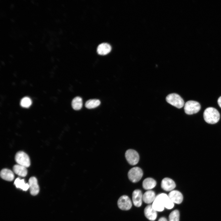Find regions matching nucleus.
Listing matches in <instances>:
<instances>
[{
	"label": "nucleus",
	"mask_w": 221,
	"mask_h": 221,
	"mask_svg": "<svg viewBox=\"0 0 221 221\" xmlns=\"http://www.w3.org/2000/svg\"><path fill=\"white\" fill-rule=\"evenodd\" d=\"M143 195L141 191L139 189L134 190L132 193V200L135 206L140 207L142 203Z\"/></svg>",
	"instance_id": "13"
},
{
	"label": "nucleus",
	"mask_w": 221,
	"mask_h": 221,
	"mask_svg": "<svg viewBox=\"0 0 221 221\" xmlns=\"http://www.w3.org/2000/svg\"><path fill=\"white\" fill-rule=\"evenodd\" d=\"M144 213L146 217L150 220L153 221L157 218V211L153 208L152 205L146 206L144 209Z\"/></svg>",
	"instance_id": "12"
},
{
	"label": "nucleus",
	"mask_w": 221,
	"mask_h": 221,
	"mask_svg": "<svg viewBox=\"0 0 221 221\" xmlns=\"http://www.w3.org/2000/svg\"><path fill=\"white\" fill-rule=\"evenodd\" d=\"M111 49V46L109 44L107 43H103L98 46L97 52L99 55H104L109 53Z\"/></svg>",
	"instance_id": "14"
},
{
	"label": "nucleus",
	"mask_w": 221,
	"mask_h": 221,
	"mask_svg": "<svg viewBox=\"0 0 221 221\" xmlns=\"http://www.w3.org/2000/svg\"><path fill=\"white\" fill-rule=\"evenodd\" d=\"M204 118L207 123L214 124L219 120L220 115L218 110L213 107H209L204 110L203 114Z\"/></svg>",
	"instance_id": "2"
},
{
	"label": "nucleus",
	"mask_w": 221,
	"mask_h": 221,
	"mask_svg": "<svg viewBox=\"0 0 221 221\" xmlns=\"http://www.w3.org/2000/svg\"><path fill=\"white\" fill-rule=\"evenodd\" d=\"M100 104L99 100L92 99L87 100L85 104V107L88 109H92L98 107Z\"/></svg>",
	"instance_id": "21"
},
{
	"label": "nucleus",
	"mask_w": 221,
	"mask_h": 221,
	"mask_svg": "<svg viewBox=\"0 0 221 221\" xmlns=\"http://www.w3.org/2000/svg\"><path fill=\"white\" fill-rule=\"evenodd\" d=\"M168 196L170 200L174 203L179 204L183 200V196L182 193L177 190H173L169 194Z\"/></svg>",
	"instance_id": "11"
},
{
	"label": "nucleus",
	"mask_w": 221,
	"mask_h": 221,
	"mask_svg": "<svg viewBox=\"0 0 221 221\" xmlns=\"http://www.w3.org/2000/svg\"><path fill=\"white\" fill-rule=\"evenodd\" d=\"M13 170L15 174L20 176L25 177L27 174L26 168L18 164L14 165Z\"/></svg>",
	"instance_id": "17"
},
{
	"label": "nucleus",
	"mask_w": 221,
	"mask_h": 221,
	"mask_svg": "<svg viewBox=\"0 0 221 221\" xmlns=\"http://www.w3.org/2000/svg\"><path fill=\"white\" fill-rule=\"evenodd\" d=\"M174 206V203L168 195L164 193L160 194L156 196L152 205L153 208L158 211H163L164 207L168 209H171Z\"/></svg>",
	"instance_id": "1"
},
{
	"label": "nucleus",
	"mask_w": 221,
	"mask_h": 221,
	"mask_svg": "<svg viewBox=\"0 0 221 221\" xmlns=\"http://www.w3.org/2000/svg\"><path fill=\"white\" fill-rule=\"evenodd\" d=\"M156 181L151 178H147L144 180L142 182V187L145 190L151 189L155 187Z\"/></svg>",
	"instance_id": "18"
},
{
	"label": "nucleus",
	"mask_w": 221,
	"mask_h": 221,
	"mask_svg": "<svg viewBox=\"0 0 221 221\" xmlns=\"http://www.w3.org/2000/svg\"><path fill=\"white\" fill-rule=\"evenodd\" d=\"M180 214L179 211L175 210L170 214L169 219V221H179Z\"/></svg>",
	"instance_id": "22"
},
{
	"label": "nucleus",
	"mask_w": 221,
	"mask_h": 221,
	"mask_svg": "<svg viewBox=\"0 0 221 221\" xmlns=\"http://www.w3.org/2000/svg\"><path fill=\"white\" fill-rule=\"evenodd\" d=\"M72 105L73 108L76 110L80 109L83 106L82 99L79 96L75 97L72 100Z\"/></svg>",
	"instance_id": "20"
},
{
	"label": "nucleus",
	"mask_w": 221,
	"mask_h": 221,
	"mask_svg": "<svg viewBox=\"0 0 221 221\" xmlns=\"http://www.w3.org/2000/svg\"><path fill=\"white\" fill-rule=\"evenodd\" d=\"M174 181L172 179L167 177L164 178L161 183V188L166 191H172L176 187Z\"/></svg>",
	"instance_id": "9"
},
{
	"label": "nucleus",
	"mask_w": 221,
	"mask_h": 221,
	"mask_svg": "<svg viewBox=\"0 0 221 221\" xmlns=\"http://www.w3.org/2000/svg\"><path fill=\"white\" fill-rule=\"evenodd\" d=\"M158 221H168L166 218L164 217H162L160 218Z\"/></svg>",
	"instance_id": "25"
},
{
	"label": "nucleus",
	"mask_w": 221,
	"mask_h": 221,
	"mask_svg": "<svg viewBox=\"0 0 221 221\" xmlns=\"http://www.w3.org/2000/svg\"><path fill=\"white\" fill-rule=\"evenodd\" d=\"M28 184L31 194L33 196L37 195L39 191V188L37 178L34 176L31 177L29 179Z\"/></svg>",
	"instance_id": "10"
},
{
	"label": "nucleus",
	"mask_w": 221,
	"mask_h": 221,
	"mask_svg": "<svg viewBox=\"0 0 221 221\" xmlns=\"http://www.w3.org/2000/svg\"><path fill=\"white\" fill-rule=\"evenodd\" d=\"M143 175L142 169L139 167H136L130 169L128 173L129 180L133 183L139 181Z\"/></svg>",
	"instance_id": "6"
},
{
	"label": "nucleus",
	"mask_w": 221,
	"mask_h": 221,
	"mask_svg": "<svg viewBox=\"0 0 221 221\" xmlns=\"http://www.w3.org/2000/svg\"><path fill=\"white\" fill-rule=\"evenodd\" d=\"M167 102L171 105L180 108L184 105L183 99L178 94L173 93L168 95L166 98Z\"/></svg>",
	"instance_id": "3"
},
{
	"label": "nucleus",
	"mask_w": 221,
	"mask_h": 221,
	"mask_svg": "<svg viewBox=\"0 0 221 221\" xmlns=\"http://www.w3.org/2000/svg\"><path fill=\"white\" fill-rule=\"evenodd\" d=\"M156 197L155 193L154 191L148 190L143 195L142 200L145 203L149 204L153 202Z\"/></svg>",
	"instance_id": "16"
},
{
	"label": "nucleus",
	"mask_w": 221,
	"mask_h": 221,
	"mask_svg": "<svg viewBox=\"0 0 221 221\" xmlns=\"http://www.w3.org/2000/svg\"><path fill=\"white\" fill-rule=\"evenodd\" d=\"M15 158L17 164L26 168L29 167L30 165L29 158L28 155L23 151L18 152L15 155Z\"/></svg>",
	"instance_id": "5"
},
{
	"label": "nucleus",
	"mask_w": 221,
	"mask_h": 221,
	"mask_svg": "<svg viewBox=\"0 0 221 221\" xmlns=\"http://www.w3.org/2000/svg\"><path fill=\"white\" fill-rule=\"evenodd\" d=\"M217 102L221 108V96L218 98Z\"/></svg>",
	"instance_id": "24"
},
{
	"label": "nucleus",
	"mask_w": 221,
	"mask_h": 221,
	"mask_svg": "<svg viewBox=\"0 0 221 221\" xmlns=\"http://www.w3.org/2000/svg\"><path fill=\"white\" fill-rule=\"evenodd\" d=\"M118 207L123 210H128L132 207V202L129 197L126 195L121 196L118 201Z\"/></svg>",
	"instance_id": "8"
},
{
	"label": "nucleus",
	"mask_w": 221,
	"mask_h": 221,
	"mask_svg": "<svg viewBox=\"0 0 221 221\" xmlns=\"http://www.w3.org/2000/svg\"><path fill=\"white\" fill-rule=\"evenodd\" d=\"M200 108V105L198 102L189 100L184 104V110L187 114L190 115L197 113Z\"/></svg>",
	"instance_id": "4"
},
{
	"label": "nucleus",
	"mask_w": 221,
	"mask_h": 221,
	"mask_svg": "<svg viewBox=\"0 0 221 221\" xmlns=\"http://www.w3.org/2000/svg\"><path fill=\"white\" fill-rule=\"evenodd\" d=\"M125 156L127 162L131 165H135L139 161V155L138 152L134 149L127 150L125 153Z\"/></svg>",
	"instance_id": "7"
},
{
	"label": "nucleus",
	"mask_w": 221,
	"mask_h": 221,
	"mask_svg": "<svg viewBox=\"0 0 221 221\" xmlns=\"http://www.w3.org/2000/svg\"><path fill=\"white\" fill-rule=\"evenodd\" d=\"M0 176L3 179L8 181H11L14 178V173L12 171L7 169H2L0 172Z\"/></svg>",
	"instance_id": "15"
},
{
	"label": "nucleus",
	"mask_w": 221,
	"mask_h": 221,
	"mask_svg": "<svg viewBox=\"0 0 221 221\" xmlns=\"http://www.w3.org/2000/svg\"><path fill=\"white\" fill-rule=\"evenodd\" d=\"M31 104L32 101L31 99L28 97H25L22 98L20 103L21 106L25 108L29 107Z\"/></svg>",
	"instance_id": "23"
},
{
	"label": "nucleus",
	"mask_w": 221,
	"mask_h": 221,
	"mask_svg": "<svg viewBox=\"0 0 221 221\" xmlns=\"http://www.w3.org/2000/svg\"><path fill=\"white\" fill-rule=\"evenodd\" d=\"M14 184L17 188H20L23 191H27L29 188V184L26 183L24 179H21L19 178L15 180Z\"/></svg>",
	"instance_id": "19"
}]
</instances>
